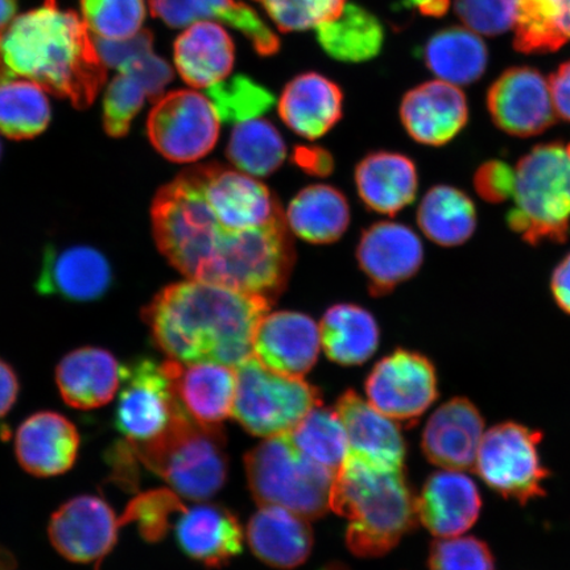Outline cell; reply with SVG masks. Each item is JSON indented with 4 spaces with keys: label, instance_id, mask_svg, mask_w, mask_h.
Returning a JSON list of instances; mask_svg holds the SVG:
<instances>
[{
    "label": "cell",
    "instance_id": "2",
    "mask_svg": "<svg viewBox=\"0 0 570 570\" xmlns=\"http://www.w3.org/2000/svg\"><path fill=\"white\" fill-rule=\"evenodd\" d=\"M271 304L248 292L187 279L163 288L141 317L168 360L235 368L253 356L256 326Z\"/></svg>",
    "mask_w": 570,
    "mask_h": 570
},
{
    "label": "cell",
    "instance_id": "46",
    "mask_svg": "<svg viewBox=\"0 0 570 570\" xmlns=\"http://www.w3.org/2000/svg\"><path fill=\"white\" fill-rule=\"evenodd\" d=\"M220 23L234 28L245 35L252 42L256 53L273 56L279 52L281 40L276 33L265 23L258 13L245 3L234 2L220 13Z\"/></svg>",
    "mask_w": 570,
    "mask_h": 570
},
{
    "label": "cell",
    "instance_id": "36",
    "mask_svg": "<svg viewBox=\"0 0 570 570\" xmlns=\"http://www.w3.org/2000/svg\"><path fill=\"white\" fill-rule=\"evenodd\" d=\"M45 89L27 80H0V134L13 140L39 137L51 122Z\"/></svg>",
    "mask_w": 570,
    "mask_h": 570
},
{
    "label": "cell",
    "instance_id": "43",
    "mask_svg": "<svg viewBox=\"0 0 570 570\" xmlns=\"http://www.w3.org/2000/svg\"><path fill=\"white\" fill-rule=\"evenodd\" d=\"M430 570H497L493 553L484 541L473 538H446L433 541Z\"/></svg>",
    "mask_w": 570,
    "mask_h": 570
},
{
    "label": "cell",
    "instance_id": "26",
    "mask_svg": "<svg viewBox=\"0 0 570 570\" xmlns=\"http://www.w3.org/2000/svg\"><path fill=\"white\" fill-rule=\"evenodd\" d=\"M356 190L370 210L396 216L415 202L419 175L415 163L397 153L377 151L355 168Z\"/></svg>",
    "mask_w": 570,
    "mask_h": 570
},
{
    "label": "cell",
    "instance_id": "45",
    "mask_svg": "<svg viewBox=\"0 0 570 570\" xmlns=\"http://www.w3.org/2000/svg\"><path fill=\"white\" fill-rule=\"evenodd\" d=\"M235 0H149L153 16L169 27L185 28L198 21L218 19Z\"/></svg>",
    "mask_w": 570,
    "mask_h": 570
},
{
    "label": "cell",
    "instance_id": "24",
    "mask_svg": "<svg viewBox=\"0 0 570 570\" xmlns=\"http://www.w3.org/2000/svg\"><path fill=\"white\" fill-rule=\"evenodd\" d=\"M177 401L188 415L206 425H220L233 415L237 376L219 363L166 361Z\"/></svg>",
    "mask_w": 570,
    "mask_h": 570
},
{
    "label": "cell",
    "instance_id": "48",
    "mask_svg": "<svg viewBox=\"0 0 570 570\" xmlns=\"http://www.w3.org/2000/svg\"><path fill=\"white\" fill-rule=\"evenodd\" d=\"M119 71H125V73L137 78L141 87L145 88L147 97L155 102L164 96V90L174 80V71L169 63L154 52L135 57Z\"/></svg>",
    "mask_w": 570,
    "mask_h": 570
},
{
    "label": "cell",
    "instance_id": "3",
    "mask_svg": "<svg viewBox=\"0 0 570 570\" xmlns=\"http://www.w3.org/2000/svg\"><path fill=\"white\" fill-rule=\"evenodd\" d=\"M105 67L88 26L57 0H46L0 31V80L31 81L77 109L95 102Z\"/></svg>",
    "mask_w": 570,
    "mask_h": 570
},
{
    "label": "cell",
    "instance_id": "8",
    "mask_svg": "<svg viewBox=\"0 0 570 570\" xmlns=\"http://www.w3.org/2000/svg\"><path fill=\"white\" fill-rule=\"evenodd\" d=\"M237 376L233 416L258 438L287 434L321 405L320 391L303 377L277 374L254 356L234 368Z\"/></svg>",
    "mask_w": 570,
    "mask_h": 570
},
{
    "label": "cell",
    "instance_id": "51",
    "mask_svg": "<svg viewBox=\"0 0 570 570\" xmlns=\"http://www.w3.org/2000/svg\"><path fill=\"white\" fill-rule=\"evenodd\" d=\"M20 394L19 376L9 362L0 358V419L9 415Z\"/></svg>",
    "mask_w": 570,
    "mask_h": 570
},
{
    "label": "cell",
    "instance_id": "41",
    "mask_svg": "<svg viewBox=\"0 0 570 570\" xmlns=\"http://www.w3.org/2000/svg\"><path fill=\"white\" fill-rule=\"evenodd\" d=\"M283 32H301L336 18L346 0H255Z\"/></svg>",
    "mask_w": 570,
    "mask_h": 570
},
{
    "label": "cell",
    "instance_id": "54",
    "mask_svg": "<svg viewBox=\"0 0 570 570\" xmlns=\"http://www.w3.org/2000/svg\"><path fill=\"white\" fill-rule=\"evenodd\" d=\"M404 3L431 18L444 17L451 7V0H404Z\"/></svg>",
    "mask_w": 570,
    "mask_h": 570
},
{
    "label": "cell",
    "instance_id": "23",
    "mask_svg": "<svg viewBox=\"0 0 570 570\" xmlns=\"http://www.w3.org/2000/svg\"><path fill=\"white\" fill-rule=\"evenodd\" d=\"M336 411L347 434L348 455L377 468L403 470L407 451L395 420L383 415L354 391L340 397Z\"/></svg>",
    "mask_w": 570,
    "mask_h": 570
},
{
    "label": "cell",
    "instance_id": "40",
    "mask_svg": "<svg viewBox=\"0 0 570 570\" xmlns=\"http://www.w3.org/2000/svg\"><path fill=\"white\" fill-rule=\"evenodd\" d=\"M146 98L147 92L137 78L119 71L105 92L102 124L106 134L111 138L126 137Z\"/></svg>",
    "mask_w": 570,
    "mask_h": 570
},
{
    "label": "cell",
    "instance_id": "10",
    "mask_svg": "<svg viewBox=\"0 0 570 570\" xmlns=\"http://www.w3.org/2000/svg\"><path fill=\"white\" fill-rule=\"evenodd\" d=\"M220 119L209 99L195 90H175L156 101L147 120L149 141L163 158L195 163L216 147Z\"/></svg>",
    "mask_w": 570,
    "mask_h": 570
},
{
    "label": "cell",
    "instance_id": "11",
    "mask_svg": "<svg viewBox=\"0 0 570 570\" xmlns=\"http://www.w3.org/2000/svg\"><path fill=\"white\" fill-rule=\"evenodd\" d=\"M114 423L128 443L151 441L167 430L181 409L166 362L138 358L122 366Z\"/></svg>",
    "mask_w": 570,
    "mask_h": 570
},
{
    "label": "cell",
    "instance_id": "14",
    "mask_svg": "<svg viewBox=\"0 0 570 570\" xmlns=\"http://www.w3.org/2000/svg\"><path fill=\"white\" fill-rule=\"evenodd\" d=\"M488 110L494 125L515 138H532L556 124L550 83L539 70H504L488 90Z\"/></svg>",
    "mask_w": 570,
    "mask_h": 570
},
{
    "label": "cell",
    "instance_id": "9",
    "mask_svg": "<svg viewBox=\"0 0 570 570\" xmlns=\"http://www.w3.org/2000/svg\"><path fill=\"white\" fill-rule=\"evenodd\" d=\"M543 433L532 428L504 422L483 434L474 469L497 494L527 504L546 495L550 476L540 458Z\"/></svg>",
    "mask_w": 570,
    "mask_h": 570
},
{
    "label": "cell",
    "instance_id": "1",
    "mask_svg": "<svg viewBox=\"0 0 570 570\" xmlns=\"http://www.w3.org/2000/svg\"><path fill=\"white\" fill-rule=\"evenodd\" d=\"M153 233L178 273L275 302L295 266L285 212L266 184L218 163L178 174L156 194Z\"/></svg>",
    "mask_w": 570,
    "mask_h": 570
},
{
    "label": "cell",
    "instance_id": "53",
    "mask_svg": "<svg viewBox=\"0 0 570 570\" xmlns=\"http://www.w3.org/2000/svg\"><path fill=\"white\" fill-rule=\"evenodd\" d=\"M295 159L298 166L305 169L306 173L315 175L325 176L327 174H331V170L333 168L332 156L326 151H323V149L318 148L308 149L303 147L301 149H297Z\"/></svg>",
    "mask_w": 570,
    "mask_h": 570
},
{
    "label": "cell",
    "instance_id": "25",
    "mask_svg": "<svg viewBox=\"0 0 570 570\" xmlns=\"http://www.w3.org/2000/svg\"><path fill=\"white\" fill-rule=\"evenodd\" d=\"M277 109L283 122L298 137L316 140L338 124L344 92L323 75L304 73L287 83Z\"/></svg>",
    "mask_w": 570,
    "mask_h": 570
},
{
    "label": "cell",
    "instance_id": "38",
    "mask_svg": "<svg viewBox=\"0 0 570 570\" xmlns=\"http://www.w3.org/2000/svg\"><path fill=\"white\" fill-rule=\"evenodd\" d=\"M206 90L220 122L261 118L276 104L273 92L246 76L227 77Z\"/></svg>",
    "mask_w": 570,
    "mask_h": 570
},
{
    "label": "cell",
    "instance_id": "20",
    "mask_svg": "<svg viewBox=\"0 0 570 570\" xmlns=\"http://www.w3.org/2000/svg\"><path fill=\"white\" fill-rule=\"evenodd\" d=\"M484 420L466 397H453L428 420L422 448L428 461L446 470L473 469L483 439Z\"/></svg>",
    "mask_w": 570,
    "mask_h": 570
},
{
    "label": "cell",
    "instance_id": "49",
    "mask_svg": "<svg viewBox=\"0 0 570 570\" xmlns=\"http://www.w3.org/2000/svg\"><path fill=\"white\" fill-rule=\"evenodd\" d=\"M96 47L105 66L120 69L128 61L140 55L153 52L154 38L151 31H140L125 40H96Z\"/></svg>",
    "mask_w": 570,
    "mask_h": 570
},
{
    "label": "cell",
    "instance_id": "47",
    "mask_svg": "<svg viewBox=\"0 0 570 570\" xmlns=\"http://www.w3.org/2000/svg\"><path fill=\"white\" fill-rule=\"evenodd\" d=\"M473 184L483 202L502 204L514 195L515 169L503 160L484 161L475 170Z\"/></svg>",
    "mask_w": 570,
    "mask_h": 570
},
{
    "label": "cell",
    "instance_id": "34",
    "mask_svg": "<svg viewBox=\"0 0 570 570\" xmlns=\"http://www.w3.org/2000/svg\"><path fill=\"white\" fill-rule=\"evenodd\" d=\"M317 40L334 60L360 63L373 60L384 45V30L372 12L345 4L336 18L316 27Z\"/></svg>",
    "mask_w": 570,
    "mask_h": 570
},
{
    "label": "cell",
    "instance_id": "15",
    "mask_svg": "<svg viewBox=\"0 0 570 570\" xmlns=\"http://www.w3.org/2000/svg\"><path fill=\"white\" fill-rule=\"evenodd\" d=\"M356 258L372 294L384 296L419 273L424 246L411 227L383 220L363 232Z\"/></svg>",
    "mask_w": 570,
    "mask_h": 570
},
{
    "label": "cell",
    "instance_id": "21",
    "mask_svg": "<svg viewBox=\"0 0 570 570\" xmlns=\"http://www.w3.org/2000/svg\"><path fill=\"white\" fill-rule=\"evenodd\" d=\"M481 509L479 488L458 470L433 473L417 498L420 522L439 539L455 538L472 529Z\"/></svg>",
    "mask_w": 570,
    "mask_h": 570
},
{
    "label": "cell",
    "instance_id": "37",
    "mask_svg": "<svg viewBox=\"0 0 570 570\" xmlns=\"http://www.w3.org/2000/svg\"><path fill=\"white\" fill-rule=\"evenodd\" d=\"M287 434L304 454L333 473L344 465L348 441L336 410L317 405Z\"/></svg>",
    "mask_w": 570,
    "mask_h": 570
},
{
    "label": "cell",
    "instance_id": "16",
    "mask_svg": "<svg viewBox=\"0 0 570 570\" xmlns=\"http://www.w3.org/2000/svg\"><path fill=\"white\" fill-rule=\"evenodd\" d=\"M320 327L304 313H266L256 326L253 356L277 374L304 377L316 365Z\"/></svg>",
    "mask_w": 570,
    "mask_h": 570
},
{
    "label": "cell",
    "instance_id": "6",
    "mask_svg": "<svg viewBox=\"0 0 570 570\" xmlns=\"http://www.w3.org/2000/svg\"><path fill=\"white\" fill-rule=\"evenodd\" d=\"M510 229L527 244H564L570 232V149L561 141L534 146L515 168Z\"/></svg>",
    "mask_w": 570,
    "mask_h": 570
},
{
    "label": "cell",
    "instance_id": "27",
    "mask_svg": "<svg viewBox=\"0 0 570 570\" xmlns=\"http://www.w3.org/2000/svg\"><path fill=\"white\" fill-rule=\"evenodd\" d=\"M174 57L178 75L189 87L209 89L232 73L235 47L223 26L203 20L178 36Z\"/></svg>",
    "mask_w": 570,
    "mask_h": 570
},
{
    "label": "cell",
    "instance_id": "18",
    "mask_svg": "<svg viewBox=\"0 0 570 570\" xmlns=\"http://www.w3.org/2000/svg\"><path fill=\"white\" fill-rule=\"evenodd\" d=\"M80 448L77 426L56 411L32 413L19 425L13 440L19 465L38 479L67 474L76 465Z\"/></svg>",
    "mask_w": 570,
    "mask_h": 570
},
{
    "label": "cell",
    "instance_id": "30",
    "mask_svg": "<svg viewBox=\"0 0 570 570\" xmlns=\"http://www.w3.org/2000/svg\"><path fill=\"white\" fill-rule=\"evenodd\" d=\"M285 220L298 238L313 245H330L337 242L351 225V206L331 185H309L292 199Z\"/></svg>",
    "mask_w": 570,
    "mask_h": 570
},
{
    "label": "cell",
    "instance_id": "50",
    "mask_svg": "<svg viewBox=\"0 0 570 570\" xmlns=\"http://www.w3.org/2000/svg\"><path fill=\"white\" fill-rule=\"evenodd\" d=\"M556 116L570 122V61L561 63L548 78Z\"/></svg>",
    "mask_w": 570,
    "mask_h": 570
},
{
    "label": "cell",
    "instance_id": "52",
    "mask_svg": "<svg viewBox=\"0 0 570 570\" xmlns=\"http://www.w3.org/2000/svg\"><path fill=\"white\" fill-rule=\"evenodd\" d=\"M551 292L559 308L570 316V253L553 269Z\"/></svg>",
    "mask_w": 570,
    "mask_h": 570
},
{
    "label": "cell",
    "instance_id": "35",
    "mask_svg": "<svg viewBox=\"0 0 570 570\" xmlns=\"http://www.w3.org/2000/svg\"><path fill=\"white\" fill-rule=\"evenodd\" d=\"M226 155L235 169L263 178L282 167L287 158V146L273 124L254 118L234 126Z\"/></svg>",
    "mask_w": 570,
    "mask_h": 570
},
{
    "label": "cell",
    "instance_id": "44",
    "mask_svg": "<svg viewBox=\"0 0 570 570\" xmlns=\"http://www.w3.org/2000/svg\"><path fill=\"white\" fill-rule=\"evenodd\" d=\"M454 10L470 31L499 36L514 28L519 0H454Z\"/></svg>",
    "mask_w": 570,
    "mask_h": 570
},
{
    "label": "cell",
    "instance_id": "33",
    "mask_svg": "<svg viewBox=\"0 0 570 570\" xmlns=\"http://www.w3.org/2000/svg\"><path fill=\"white\" fill-rule=\"evenodd\" d=\"M479 224L476 206L465 191L436 185L424 195L417 209V225L425 237L443 247L465 245Z\"/></svg>",
    "mask_w": 570,
    "mask_h": 570
},
{
    "label": "cell",
    "instance_id": "32",
    "mask_svg": "<svg viewBox=\"0 0 570 570\" xmlns=\"http://www.w3.org/2000/svg\"><path fill=\"white\" fill-rule=\"evenodd\" d=\"M423 59L439 80L468 87L487 71L489 51L479 33L469 28L451 27L426 41Z\"/></svg>",
    "mask_w": 570,
    "mask_h": 570
},
{
    "label": "cell",
    "instance_id": "5",
    "mask_svg": "<svg viewBox=\"0 0 570 570\" xmlns=\"http://www.w3.org/2000/svg\"><path fill=\"white\" fill-rule=\"evenodd\" d=\"M127 444L142 465L190 501H208L224 487L227 455L223 428L198 423L183 407L160 436Z\"/></svg>",
    "mask_w": 570,
    "mask_h": 570
},
{
    "label": "cell",
    "instance_id": "31",
    "mask_svg": "<svg viewBox=\"0 0 570 570\" xmlns=\"http://www.w3.org/2000/svg\"><path fill=\"white\" fill-rule=\"evenodd\" d=\"M318 327L321 347L342 366L362 365L380 346V326L372 313L360 305H333Z\"/></svg>",
    "mask_w": 570,
    "mask_h": 570
},
{
    "label": "cell",
    "instance_id": "56",
    "mask_svg": "<svg viewBox=\"0 0 570 570\" xmlns=\"http://www.w3.org/2000/svg\"><path fill=\"white\" fill-rule=\"evenodd\" d=\"M0 158H2V145H0Z\"/></svg>",
    "mask_w": 570,
    "mask_h": 570
},
{
    "label": "cell",
    "instance_id": "42",
    "mask_svg": "<svg viewBox=\"0 0 570 570\" xmlns=\"http://www.w3.org/2000/svg\"><path fill=\"white\" fill-rule=\"evenodd\" d=\"M184 505L168 490H155L140 494L128 503L122 519L125 524H137L141 537L148 541L164 538L169 527V517L184 510Z\"/></svg>",
    "mask_w": 570,
    "mask_h": 570
},
{
    "label": "cell",
    "instance_id": "17",
    "mask_svg": "<svg viewBox=\"0 0 570 570\" xmlns=\"http://www.w3.org/2000/svg\"><path fill=\"white\" fill-rule=\"evenodd\" d=\"M112 282L110 263L97 248L85 245L51 246L42 256L35 288L41 296L90 303L102 298L110 291Z\"/></svg>",
    "mask_w": 570,
    "mask_h": 570
},
{
    "label": "cell",
    "instance_id": "12",
    "mask_svg": "<svg viewBox=\"0 0 570 570\" xmlns=\"http://www.w3.org/2000/svg\"><path fill=\"white\" fill-rule=\"evenodd\" d=\"M436 367L425 355L397 348L376 363L366 382L368 403L395 422H415L439 397Z\"/></svg>",
    "mask_w": 570,
    "mask_h": 570
},
{
    "label": "cell",
    "instance_id": "55",
    "mask_svg": "<svg viewBox=\"0 0 570 570\" xmlns=\"http://www.w3.org/2000/svg\"><path fill=\"white\" fill-rule=\"evenodd\" d=\"M17 0H0V31L16 17Z\"/></svg>",
    "mask_w": 570,
    "mask_h": 570
},
{
    "label": "cell",
    "instance_id": "4",
    "mask_svg": "<svg viewBox=\"0 0 570 570\" xmlns=\"http://www.w3.org/2000/svg\"><path fill=\"white\" fill-rule=\"evenodd\" d=\"M331 509L348 520V550L380 558L419 522L417 498L403 470H389L348 455L334 480Z\"/></svg>",
    "mask_w": 570,
    "mask_h": 570
},
{
    "label": "cell",
    "instance_id": "29",
    "mask_svg": "<svg viewBox=\"0 0 570 570\" xmlns=\"http://www.w3.org/2000/svg\"><path fill=\"white\" fill-rule=\"evenodd\" d=\"M247 540L256 558L277 569L302 566L313 547L308 519L277 505H262L249 520Z\"/></svg>",
    "mask_w": 570,
    "mask_h": 570
},
{
    "label": "cell",
    "instance_id": "19",
    "mask_svg": "<svg viewBox=\"0 0 570 570\" xmlns=\"http://www.w3.org/2000/svg\"><path fill=\"white\" fill-rule=\"evenodd\" d=\"M401 120L405 131L420 145L446 146L469 122L466 96L453 83L424 82L403 97Z\"/></svg>",
    "mask_w": 570,
    "mask_h": 570
},
{
    "label": "cell",
    "instance_id": "7",
    "mask_svg": "<svg viewBox=\"0 0 570 570\" xmlns=\"http://www.w3.org/2000/svg\"><path fill=\"white\" fill-rule=\"evenodd\" d=\"M248 487L256 503L277 505L305 519L331 509L336 473L304 454L288 434L269 438L245 458Z\"/></svg>",
    "mask_w": 570,
    "mask_h": 570
},
{
    "label": "cell",
    "instance_id": "13",
    "mask_svg": "<svg viewBox=\"0 0 570 570\" xmlns=\"http://www.w3.org/2000/svg\"><path fill=\"white\" fill-rule=\"evenodd\" d=\"M122 519L98 495H78L57 509L48 523V538L63 559L97 568L116 548Z\"/></svg>",
    "mask_w": 570,
    "mask_h": 570
},
{
    "label": "cell",
    "instance_id": "22",
    "mask_svg": "<svg viewBox=\"0 0 570 570\" xmlns=\"http://www.w3.org/2000/svg\"><path fill=\"white\" fill-rule=\"evenodd\" d=\"M57 390L69 407L91 411L112 402L122 380V366L104 347L83 346L68 353L56 367Z\"/></svg>",
    "mask_w": 570,
    "mask_h": 570
},
{
    "label": "cell",
    "instance_id": "39",
    "mask_svg": "<svg viewBox=\"0 0 570 570\" xmlns=\"http://www.w3.org/2000/svg\"><path fill=\"white\" fill-rule=\"evenodd\" d=\"M85 24L102 40H125L141 30L145 0H81Z\"/></svg>",
    "mask_w": 570,
    "mask_h": 570
},
{
    "label": "cell",
    "instance_id": "28",
    "mask_svg": "<svg viewBox=\"0 0 570 570\" xmlns=\"http://www.w3.org/2000/svg\"><path fill=\"white\" fill-rule=\"evenodd\" d=\"M176 539L190 559L208 567H220L240 553L244 532L229 510L216 504H198L181 511Z\"/></svg>",
    "mask_w": 570,
    "mask_h": 570
}]
</instances>
